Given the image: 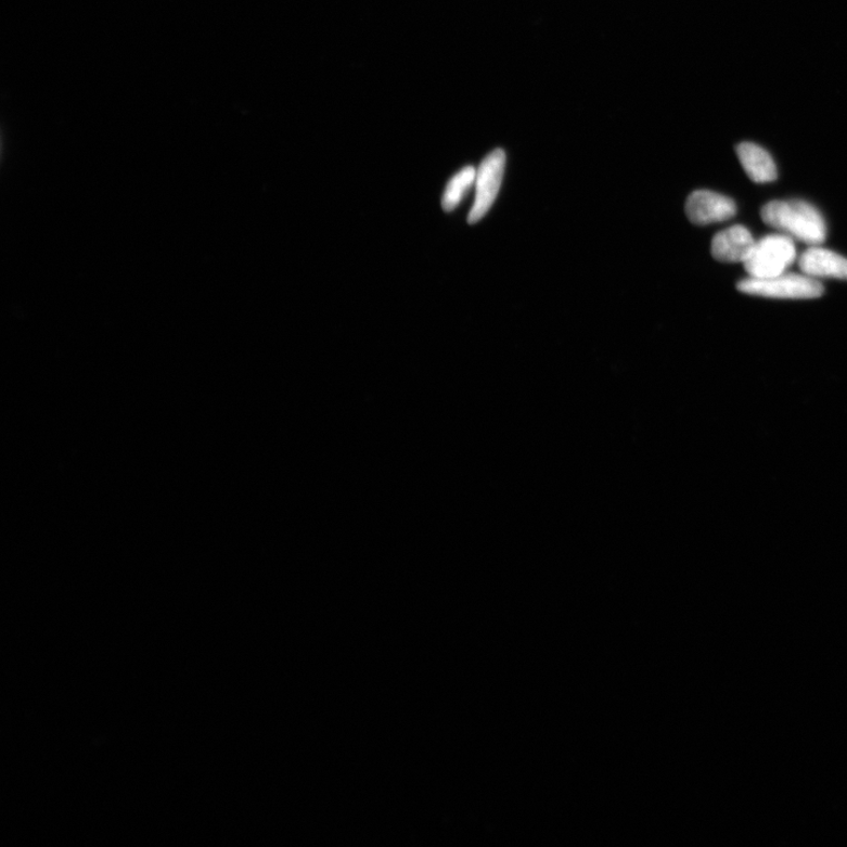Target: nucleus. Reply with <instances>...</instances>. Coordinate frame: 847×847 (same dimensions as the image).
I'll use <instances>...</instances> for the list:
<instances>
[{
	"label": "nucleus",
	"mask_w": 847,
	"mask_h": 847,
	"mask_svg": "<svg viewBox=\"0 0 847 847\" xmlns=\"http://www.w3.org/2000/svg\"><path fill=\"white\" fill-rule=\"evenodd\" d=\"M685 211L692 224L704 227L733 218L737 205L723 194L698 190L690 194Z\"/></svg>",
	"instance_id": "nucleus-5"
},
{
	"label": "nucleus",
	"mask_w": 847,
	"mask_h": 847,
	"mask_svg": "<svg viewBox=\"0 0 847 847\" xmlns=\"http://www.w3.org/2000/svg\"><path fill=\"white\" fill-rule=\"evenodd\" d=\"M796 258L793 238L787 234H769L756 242L744 268L749 277L771 278L786 272Z\"/></svg>",
	"instance_id": "nucleus-3"
},
{
	"label": "nucleus",
	"mask_w": 847,
	"mask_h": 847,
	"mask_svg": "<svg viewBox=\"0 0 847 847\" xmlns=\"http://www.w3.org/2000/svg\"><path fill=\"white\" fill-rule=\"evenodd\" d=\"M737 156L754 183H771L779 177L775 163L766 149L754 143H741L737 146Z\"/></svg>",
	"instance_id": "nucleus-8"
},
{
	"label": "nucleus",
	"mask_w": 847,
	"mask_h": 847,
	"mask_svg": "<svg viewBox=\"0 0 847 847\" xmlns=\"http://www.w3.org/2000/svg\"><path fill=\"white\" fill-rule=\"evenodd\" d=\"M756 244L754 235L743 226H734L717 233L713 240L711 254L721 262H742L748 258Z\"/></svg>",
	"instance_id": "nucleus-6"
},
{
	"label": "nucleus",
	"mask_w": 847,
	"mask_h": 847,
	"mask_svg": "<svg viewBox=\"0 0 847 847\" xmlns=\"http://www.w3.org/2000/svg\"><path fill=\"white\" fill-rule=\"evenodd\" d=\"M760 216L767 226L784 231L805 244L821 245L826 240L825 219L808 202L773 201L761 207Z\"/></svg>",
	"instance_id": "nucleus-1"
},
{
	"label": "nucleus",
	"mask_w": 847,
	"mask_h": 847,
	"mask_svg": "<svg viewBox=\"0 0 847 847\" xmlns=\"http://www.w3.org/2000/svg\"><path fill=\"white\" fill-rule=\"evenodd\" d=\"M477 170L474 166H466L450 179L446 192L442 194L441 206L447 213H451L461 204L466 193L476 182Z\"/></svg>",
	"instance_id": "nucleus-9"
},
{
	"label": "nucleus",
	"mask_w": 847,
	"mask_h": 847,
	"mask_svg": "<svg viewBox=\"0 0 847 847\" xmlns=\"http://www.w3.org/2000/svg\"><path fill=\"white\" fill-rule=\"evenodd\" d=\"M737 288L745 295L779 299H814L824 295V286L816 278L786 272L771 278L749 277Z\"/></svg>",
	"instance_id": "nucleus-2"
},
{
	"label": "nucleus",
	"mask_w": 847,
	"mask_h": 847,
	"mask_svg": "<svg viewBox=\"0 0 847 847\" xmlns=\"http://www.w3.org/2000/svg\"><path fill=\"white\" fill-rule=\"evenodd\" d=\"M798 264L801 272L809 277L847 281V259L831 249L811 246L800 255Z\"/></svg>",
	"instance_id": "nucleus-7"
},
{
	"label": "nucleus",
	"mask_w": 847,
	"mask_h": 847,
	"mask_svg": "<svg viewBox=\"0 0 847 847\" xmlns=\"http://www.w3.org/2000/svg\"><path fill=\"white\" fill-rule=\"evenodd\" d=\"M505 164V152L501 149L492 151L480 163L475 182L476 198L467 217L470 224L478 223L492 207L502 187Z\"/></svg>",
	"instance_id": "nucleus-4"
}]
</instances>
